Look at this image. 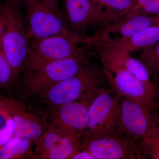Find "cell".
<instances>
[{
  "label": "cell",
  "mask_w": 159,
  "mask_h": 159,
  "mask_svg": "<svg viewBox=\"0 0 159 159\" xmlns=\"http://www.w3.org/2000/svg\"><path fill=\"white\" fill-rule=\"evenodd\" d=\"M106 80L103 69L89 61L76 74L45 93L21 101L29 109L48 119L49 114L55 109L78 99L90 91L103 88Z\"/></svg>",
  "instance_id": "cell-1"
},
{
  "label": "cell",
  "mask_w": 159,
  "mask_h": 159,
  "mask_svg": "<svg viewBox=\"0 0 159 159\" xmlns=\"http://www.w3.org/2000/svg\"><path fill=\"white\" fill-rule=\"evenodd\" d=\"M92 46V44L85 45L73 56L50 63L20 78L15 89L13 98L23 101L40 95L72 77L89 61V49Z\"/></svg>",
  "instance_id": "cell-2"
},
{
  "label": "cell",
  "mask_w": 159,
  "mask_h": 159,
  "mask_svg": "<svg viewBox=\"0 0 159 159\" xmlns=\"http://www.w3.org/2000/svg\"><path fill=\"white\" fill-rule=\"evenodd\" d=\"M5 30L2 48L18 79L25 70L30 43L24 22L21 0H3Z\"/></svg>",
  "instance_id": "cell-3"
},
{
  "label": "cell",
  "mask_w": 159,
  "mask_h": 159,
  "mask_svg": "<svg viewBox=\"0 0 159 159\" xmlns=\"http://www.w3.org/2000/svg\"><path fill=\"white\" fill-rule=\"evenodd\" d=\"M93 42V37L72 33L57 34L30 43L25 67L20 78L38 70L50 63L71 57L84 46Z\"/></svg>",
  "instance_id": "cell-4"
},
{
  "label": "cell",
  "mask_w": 159,
  "mask_h": 159,
  "mask_svg": "<svg viewBox=\"0 0 159 159\" xmlns=\"http://www.w3.org/2000/svg\"><path fill=\"white\" fill-rule=\"evenodd\" d=\"M21 4L30 43L57 34L74 33L61 11L44 0H22Z\"/></svg>",
  "instance_id": "cell-5"
},
{
  "label": "cell",
  "mask_w": 159,
  "mask_h": 159,
  "mask_svg": "<svg viewBox=\"0 0 159 159\" xmlns=\"http://www.w3.org/2000/svg\"><path fill=\"white\" fill-rule=\"evenodd\" d=\"M122 98L111 89H106L94 99L82 138L99 139L117 134L121 119Z\"/></svg>",
  "instance_id": "cell-6"
},
{
  "label": "cell",
  "mask_w": 159,
  "mask_h": 159,
  "mask_svg": "<svg viewBox=\"0 0 159 159\" xmlns=\"http://www.w3.org/2000/svg\"><path fill=\"white\" fill-rule=\"evenodd\" d=\"M95 51L101 61L111 89L122 97L138 102L152 111L156 94L108 55L100 51Z\"/></svg>",
  "instance_id": "cell-7"
},
{
  "label": "cell",
  "mask_w": 159,
  "mask_h": 159,
  "mask_svg": "<svg viewBox=\"0 0 159 159\" xmlns=\"http://www.w3.org/2000/svg\"><path fill=\"white\" fill-rule=\"evenodd\" d=\"M82 138L49 122L42 136L34 141V159H71L78 152Z\"/></svg>",
  "instance_id": "cell-8"
},
{
  "label": "cell",
  "mask_w": 159,
  "mask_h": 159,
  "mask_svg": "<svg viewBox=\"0 0 159 159\" xmlns=\"http://www.w3.org/2000/svg\"><path fill=\"white\" fill-rule=\"evenodd\" d=\"M105 89L103 87L93 90L74 101L60 106L48 116L49 122L82 138L88 124L91 103Z\"/></svg>",
  "instance_id": "cell-9"
},
{
  "label": "cell",
  "mask_w": 159,
  "mask_h": 159,
  "mask_svg": "<svg viewBox=\"0 0 159 159\" xmlns=\"http://www.w3.org/2000/svg\"><path fill=\"white\" fill-rule=\"evenodd\" d=\"M80 149L89 152L95 159L143 158L140 141L124 135L99 139L82 138Z\"/></svg>",
  "instance_id": "cell-10"
},
{
  "label": "cell",
  "mask_w": 159,
  "mask_h": 159,
  "mask_svg": "<svg viewBox=\"0 0 159 159\" xmlns=\"http://www.w3.org/2000/svg\"><path fill=\"white\" fill-rule=\"evenodd\" d=\"M66 21L74 33L86 36V32L98 25L106 26L114 21L92 0H63Z\"/></svg>",
  "instance_id": "cell-11"
},
{
  "label": "cell",
  "mask_w": 159,
  "mask_h": 159,
  "mask_svg": "<svg viewBox=\"0 0 159 159\" xmlns=\"http://www.w3.org/2000/svg\"><path fill=\"white\" fill-rule=\"evenodd\" d=\"M5 109L13 122L15 137L34 142L48 126L47 118L31 111L24 102L15 98H7Z\"/></svg>",
  "instance_id": "cell-12"
},
{
  "label": "cell",
  "mask_w": 159,
  "mask_h": 159,
  "mask_svg": "<svg viewBox=\"0 0 159 159\" xmlns=\"http://www.w3.org/2000/svg\"><path fill=\"white\" fill-rule=\"evenodd\" d=\"M151 111L138 102L122 97L121 119L117 134L141 141L156 117Z\"/></svg>",
  "instance_id": "cell-13"
},
{
  "label": "cell",
  "mask_w": 159,
  "mask_h": 159,
  "mask_svg": "<svg viewBox=\"0 0 159 159\" xmlns=\"http://www.w3.org/2000/svg\"><path fill=\"white\" fill-rule=\"evenodd\" d=\"M92 46L95 50L105 53L117 63L144 84L150 92L156 94V87L152 80L149 71L139 59L132 57L111 45L97 32L93 37Z\"/></svg>",
  "instance_id": "cell-14"
},
{
  "label": "cell",
  "mask_w": 159,
  "mask_h": 159,
  "mask_svg": "<svg viewBox=\"0 0 159 159\" xmlns=\"http://www.w3.org/2000/svg\"><path fill=\"white\" fill-rule=\"evenodd\" d=\"M98 33L115 48L129 54L149 48L159 42V25L124 38H112L103 30Z\"/></svg>",
  "instance_id": "cell-15"
},
{
  "label": "cell",
  "mask_w": 159,
  "mask_h": 159,
  "mask_svg": "<svg viewBox=\"0 0 159 159\" xmlns=\"http://www.w3.org/2000/svg\"><path fill=\"white\" fill-rule=\"evenodd\" d=\"M159 25V16L137 14L109 25L103 30L109 35L118 34L119 36L118 38H124L130 37L150 27Z\"/></svg>",
  "instance_id": "cell-16"
},
{
  "label": "cell",
  "mask_w": 159,
  "mask_h": 159,
  "mask_svg": "<svg viewBox=\"0 0 159 159\" xmlns=\"http://www.w3.org/2000/svg\"><path fill=\"white\" fill-rule=\"evenodd\" d=\"M34 142L27 139L14 137L0 147V159H34Z\"/></svg>",
  "instance_id": "cell-17"
},
{
  "label": "cell",
  "mask_w": 159,
  "mask_h": 159,
  "mask_svg": "<svg viewBox=\"0 0 159 159\" xmlns=\"http://www.w3.org/2000/svg\"><path fill=\"white\" fill-rule=\"evenodd\" d=\"M18 79L2 51H0V94L13 98Z\"/></svg>",
  "instance_id": "cell-18"
},
{
  "label": "cell",
  "mask_w": 159,
  "mask_h": 159,
  "mask_svg": "<svg viewBox=\"0 0 159 159\" xmlns=\"http://www.w3.org/2000/svg\"><path fill=\"white\" fill-rule=\"evenodd\" d=\"M116 23L129 11L135 0H92Z\"/></svg>",
  "instance_id": "cell-19"
},
{
  "label": "cell",
  "mask_w": 159,
  "mask_h": 159,
  "mask_svg": "<svg viewBox=\"0 0 159 159\" xmlns=\"http://www.w3.org/2000/svg\"><path fill=\"white\" fill-rule=\"evenodd\" d=\"M142 151L153 159H159V122L156 116L140 141Z\"/></svg>",
  "instance_id": "cell-20"
},
{
  "label": "cell",
  "mask_w": 159,
  "mask_h": 159,
  "mask_svg": "<svg viewBox=\"0 0 159 159\" xmlns=\"http://www.w3.org/2000/svg\"><path fill=\"white\" fill-rule=\"evenodd\" d=\"M139 59L148 69L151 77L159 76V42L141 51Z\"/></svg>",
  "instance_id": "cell-21"
},
{
  "label": "cell",
  "mask_w": 159,
  "mask_h": 159,
  "mask_svg": "<svg viewBox=\"0 0 159 159\" xmlns=\"http://www.w3.org/2000/svg\"><path fill=\"white\" fill-rule=\"evenodd\" d=\"M137 14H146L159 17V0H135L127 14L122 19Z\"/></svg>",
  "instance_id": "cell-22"
},
{
  "label": "cell",
  "mask_w": 159,
  "mask_h": 159,
  "mask_svg": "<svg viewBox=\"0 0 159 159\" xmlns=\"http://www.w3.org/2000/svg\"><path fill=\"white\" fill-rule=\"evenodd\" d=\"M14 137L13 122L10 117L6 127L0 130V147L5 145Z\"/></svg>",
  "instance_id": "cell-23"
},
{
  "label": "cell",
  "mask_w": 159,
  "mask_h": 159,
  "mask_svg": "<svg viewBox=\"0 0 159 159\" xmlns=\"http://www.w3.org/2000/svg\"><path fill=\"white\" fill-rule=\"evenodd\" d=\"M5 30V17L3 13L2 2H0V51H2V40Z\"/></svg>",
  "instance_id": "cell-24"
},
{
  "label": "cell",
  "mask_w": 159,
  "mask_h": 159,
  "mask_svg": "<svg viewBox=\"0 0 159 159\" xmlns=\"http://www.w3.org/2000/svg\"><path fill=\"white\" fill-rule=\"evenodd\" d=\"M10 118V116L6 110H0V130L6 127Z\"/></svg>",
  "instance_id": "cell-25"
},
{
  "label": "cell",
  "mask_w": 159,
  "mask_h": 159,
  "mask_svg": "<svg viewBox=\"0 0 159 159\" xmlns=\"http://www.w3.org/2000/svg\"><path fill=\"white\" fill-rule=\"evenodd\" d=\"M71 159H95V158L89 152L80 150L73 156Z\"/></svg>",
  "instance_id": "cell-26"
},
{
  "label": "cell",
  "mask_w": 159,
  "mask_h": 159,
  "mask_svg": "<svg viewBox=\"0 0 159 159\" xmlns=\"http://www.w3.org/2000/svg\"><path fill=\"white\" fill-rule=\"evenodd\" d=\"M44 1L49 3L50 5H51L57 10L61 11L58 0H44Z\"/></svg>",
  "instance_id": "cell-27"
},
{
  "label": "cell",
  "mask_w": 159,
  "mask_h": 159,
  "mask_svg": "<svg viewBox=\"0 0 159 159\" xmlns=\"http://www.w3.org/2000/svg\"><path fill=\"white\" fill-rule=\"evenodd\" d=\"M7 97L0 94V110L5 109Z\"/></svg>",
  "instance_id": "cell-28"
},
{
  "label": "cell",
  "mask_w": 159,
  "mask_h": 159,
  "mask_svg": "<svg viewBox=\"0 0 159 159\" xmlns=\"http://www.w3.org/2000/svg\"><path fill=\"white\" fill-rule=\"evenodd\" d=\"M158 119H159V117H158Z\"/></svg>",
  "instance_id": "cell-29"
}]
</instances>
